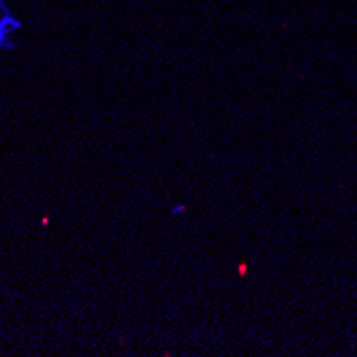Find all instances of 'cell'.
I'll return each instance as SVG.
<instances>
[{
  "label": "cell",
  "instance_id": "obj_1",
  "mask_svg": "<svg viewBox=\"0 0 357 357\" xmlns=\"http://www.w3.org/2000/svg\"><path fill=\"white\" fill-rule=\"evenodd\" d=\"M0 7H3V15H0V50H13V35L22 28V20L11 15L9 7L5 5V0H0Z\"/></svg>",
  "mask_w": 357,
  "mask_h": 357
},
{
  "label": "cell",
  "instance_id": "obj_2",
  "mask_svg": "<svg viewBox=\"0 0 357 357\" xmlns=\"http://www.w3.org/2000/svg\"><path fill=\"white\" fill-rule=\"evenodd\" d=\"M188 208H186V204H178V206H174L172 210H169V216H180V214H184Z\"/></svg>",
  "mask_w": 357,
  "mask_h": 357
}]
</instances>
